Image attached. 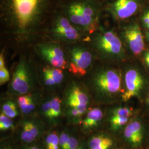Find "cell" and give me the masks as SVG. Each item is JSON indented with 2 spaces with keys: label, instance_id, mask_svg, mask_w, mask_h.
<instances>
[{
  "label": "cell",
  "instance_id": "cell-14",
  "mask_svg": "<svg viewBox=\"0 0 149 149\" xmlns=\"http://www.w3.org/2000/svg\"><path fill=\"white\" fill-rule=\"evenodd\" d=\"M124 136L129 142L135 145L140 144L143 139V128L138 121L129 123L124 130Z\"/></svg>",
  "mask_w": 149,
  "mask_h": 149
},
{
  "label": "cell",
  "instance_id": "cell-11",
  "mask_svg": "<svg viewBox=\"0 0 149 149\" xmlns=\"http://www.w3.org/2000/svg\"><path fill=\"white\" fill-rule=\"evenodd\" d=\"M117 32L127 53L139 55L144 52V37L138 23L128 21L120 23Z\"/></svg>",
  "mask_w": 149,
  "mask_h": 149
},
{
  "label": "cell",
  "instance_id": "cell-20",
  "mask_svg": "<svg viewBox=\"0 0 149 149\" xmlns=\"http://www.w3.org/2000/svg\"><path fill=\"white\" fill-rule=\"evenodd\" d=\"M47 149H59V137L56 132L48 135L45 140Z\"/></svg>",
  "mask_w": 149,
  "mask_h": 149
},
{
  "label": "cell",
  "instance_id": "cell-8",
  "mask_svg": "<svg viewBox=\"0 0 149 149\" xmlns=\"http://www.w3.org/2000/svg\"><path fill=\"white\" fill-rule=\"evenodd\" d=\"M68 71L72 76L83 79L97 61L95 53L86 42L64 45Z\"/></svg>",
  "mask_w": 149,
  "mask_h": 149
},
{
  "label": "cell",
  "instance_id": "cell-28",
  "mask_svg": "<svg viewBox=\"0 0 149 149\" xmlns=\"http://www.w3.org/2000/svg\"><path fill=\"white\" fill-rule=\"evenodd\" d=\"M144 62L149 68V50L145 52L144 54Z\"/></svg>",
  "mask_w": 149,
  "mask_h": 149
},
{
  "label": "cell",
  "instance_id": "cell-27",
  "mask_svg": "<svg viewBox=\"0 0 149 149\" xmlns=\"http://www.w3.org/2000/svg\"><path fill=\"white\" fill-rule=\"evenodd\" d=\"M78 141L74 137H70L67 149H77L78 147Z\"/></svg>",
  "mask_w": 149,
  "mask_h": 149
},
{
  "label": "cell",
  "instance_id": "cell-29",
  "mask_svg": "<svg viewBox=\"0 0 149 149\" xmlns=\"http://www.w3.org/2000/svg\"><path fill=\"white\" fill-rule=\"evenodd\" d=\"M146 37L147 38V39L149 41V31H148L146 33Z\"/></svg>",
  "mask_w": 149,
  "mask_h": 149
},
{
  "label": "cell",
  "instance_id": "cell-4",
  "mask_svg": "<svg viewBox=\"0 0 149 149\" xmlns=\"http://www.w3.org/2000/svg\"><path fill=\"white\" fill-rule=\"evenodd\" d=\"M87 43L98 61L117 66L128 62V54L115 29H106L101 26L91 34Z\"/></svg>",
  "mask_w": 149,
  "mask_h": 149
},
{
  "label": "cell",
  "instance_id": "cell-12",
  "mask_svg": "<svg viewBox=\"0 0 149 149\" xmlns=\"http://www.w3.org/2000/svg\"><path fill=\"white\" fill-rule=\"evenodd\" d=\"M144 0H109L104 5V11L112 19L120 24L129 19L142 10Z\"/></svg>",
  "mask_w": 149,
  "mask_h": 149
},
{
  "label": "cell",
  "instance_id": "cell-16",
  "mask_svg": "<svg viewBox=\"0 0 149 149\" xmlns=\"http://www.w3.org/2000/svg\"><path fill=\"white\" fill-rule=\"evenodd\" d=\"M39 133L38 128L34 123L29 121L25 122L22 126V139L26 143L32 142L37 137Z\"/></svg>",
  "mask_w": 149,
  "mask_h": 149
},
{
  "label": "cell",
  "instance_id": "cell-10",
  "mask_svg": "<svg viewBox=\"0 0 149 149\" xmlns=\"http://www.w3.org/2000/svg\"><path fill=\"white\" fill-rule=\"evenodd\" d=\"M124 92L123 102H127L139 95L144 88L146 79L141 68L135 64L127 62L122 66Z\"/></svg>",
  "mask_w": 149,
  "mask_h": 149
},
{
  "label": "cell",
  "instance_id": "cell-15",
  "mask_svg": "<svg viewBox=\"0 0 149 149\" xmlns=\"http://www.w3.org/2000/svg\"><path fill=\"white\" fill-rule=\"evenodd\" d=\"M103 113L101 109L98 107L90 108L88 111L85 119L82 122V125L86 130L95 127L101 120Z\"/></svg>",
  "mask_w": 149,
  "mask_h": 149
},
{
  "label": "cell",
  "instance_id": "cell-22",
  "mask_svg": "<svg viewBox=\"0 0 149 149\" xmlns=\"http://www.w3.org/2000/svg\"><path fill=\"white\" fill-rule=\"evenodd\" d=\"M14 128L13 123L11 118L7 116L2 112L0 114V129L1 131H5Z\"/></svg>",
  "mask_w": 149,
  "mask_h": 149
},
{
  "label": "cell",
  "instance_id": "cell-18",
  "mask_svg": "<svg viewBox=\"0 0 149 149\" xmlns=\"http://www.w3.org/2000/svg\"><path fill=\"white\" fill-rule=\"evenodd\" d=\"M17 105V102L13 101V99L8 98L6 99L2 105V112L7 116L11 118H14L17 116L18 112Z\"/></svg>",
  "mask_w": 149,
  "mask_h": 149
},
{
  "label": "cell",
  "instance_id": "cell-5",
  "mask_svg": "<svg viewBox=\"0 0 149 149\" xmlns=\"http://www.w3.org/2000/svg\"><path fill=\"white\" fill-rule=\"evenodd\" d=\"M18 55V59L13 69L9 84L8 95L17 97L42 90L37 64L31 50Z\"/></svg>",
  "mask_w": 149,
  "mask_h": 149
},
{
  "label": "cell",
  "instance_id": "cell-34",
  "mask_svg": "<svg viewBox=\"0 0 149 149\" xmlns=\"http://www.w3.org/2000/svg\"></svg>",
  "mask_w": 149,
  "mask_h": 149
},
{
  "label": "cell",
  "instance_id": "cell-30",
  "mask_svg": "<svg viewBox=\"0 0 149 149\" xmlns=\"http://www.w3.org/2000/svg\"><path fill=\"white\" fill-rule=\"evenodd\" d=\"M28 149H39L37 147H36V146H32V147H31V148H28Z\"/></svg>",
  "mask_w": 149,
  "mask_h": 149
},
{
  "label": "cell",
  "instance_id": "cell-35",
  "mask_svg": "<svg viewBox=\"0 0 149 149\" xmlns=\"http://www.w3.org/2000/svg\"><path fill=\"white\" fill-rule=\"evenodd\" d=\"M101 1H102V0H101Z\"/></svg>",
  "mask_w": 149,
  "mask_h": 149
},
{
  "label": "cell",
  "instance_id": "cell-33",
  "mask_svg": "<svg viewBox=\"0 0 149 149\" xmlns=\"http://www.w3.org/2000/svg\"></svg>",
  "mask_w": 149,
  "mask_h": 149
},
{
  "label": "cell",
  "instance_id": "cell-26",
  "mask_svg": "<svg viewBox=\"0 0 149 149\" xmlns=\"http://www.w3.org/2000/svg\"><path fill=\"white\" fill-rule=\"evenodd\" d=\"M141 21L144 27L149 29V8L144 9L142 12Z\"/></svg>",
  "mask_w": 149,
  "mask_h": 149
},
{
  "label": "cell",
  "instance_id": "cell-9",
  "mask_svg": "<svg viewBox=\"0 0 149 149\" xmlns=\"http://www.w3.org/2000/svg\"><path fill=\"white\" fill-rule=\"evenodd\" d=\"M30 50L39 63L68 70L67 57L64 45L43 39L35 43Z\"/></svg>",
  "mask_w": 149,
  "mask_h": 149
},
{
  "label": "cell",
  "instance_id": "cell-7",
  "mask_svg": "<svg viewBox=\"0 0 149 149\" xmlns=\"http://www.w3.org/2000/svg\"><path fill=\"white\" fill-rule=\"evenodd\" d=\"M44 39L64 46L82 42H88L90 37L84 35L75 28L58 7L46 29Z\"/></svg>",
  "mask_w": 149,
  "mask_h": 149
},
{
  "label": "cell",
  "instance_id": "cell-3",
  "mask_svg": "<svg viewBox=\"0 0 149 149\" xmlns=\"http://www.w3.org/2000/svg\"><path fill=\"white\" fill-rule=\"evenodd\" d=\"M59 7L71 23L87 37L101 26L104 11L101 0H61Z\"/></svg>",
  "mask_w": 149,
  "mask_h": 149
},
{
  "label": "cell",
  "instance_id": "cell-32",
  "mask_svg": "<svg viewBox=\"0 0 149 149\" xmlns=\"http://www.w3.org/2000/svg\"><path fill=\"white\" fill-rule=\"evenodd\" d=\"M82 149V148H78V149Z\"/></svg>",
  "mask_w": 149,
  "mask_h": 149
},
{
  "label": "cell",
  "instance_id": "cell-6",
  "mask_svg": "<svg viewBox=\"0 0 149 149\" xmlns=\"http://www.w3.org/2000/svg\"><path fill=\"white\" fill-rule=\"evenodd\" d=\"M62 95V107L72 117H81L92 102L82 80L71 74L65 84Z\"/></svg>",
  "mask_w": 149,
  "mask_h": 149
},
{
  "label": "cell",
  "instance_id": "cell-24",
  "mask_svg": "<svg viewBox=\"0 0 149 149\" xmlns=\"http://www.w3.org/2000/svg\"><path fill=\"white\" fill-rule=\"evenodd\" d=\"M10 74L6 66H5L0 68V85L5 84L6 83L10 81Z\"/></svg>",
  "mask_w": 149,
  "mask_h": 149
},
{
  "label": "cell",
  "instance_id": "cell-19",
  "mask_svg": "<svg viewBox=\"0 0 149 149\" xmlns=\"http://www.w3.org/2000/svg\"><path fill=\"white\" fill-rule=\"evenodd\" d=\"M51 107L53 119L59 117L61 113L62 100L61 98L55 93L51 95Z\"/></svg>",
  "mask_w": 149,
  "mask_h": 149
},
{
  "label": "cell",
  "instance_id": "cell-21",
  "mask_svg": "<svg viewBox=\"0 0 149 149\" xmlns=\"http://www.w3.org/2000/svg\"><path fill=\"white\" fill-rule=\"evenodd\" d=\"M129 118L124 116L112 115L111 119V124L113 129H118L128 123Z\"/></svg>",
  "mask_w": 149,
  "mask_h": 149
},
{
  "label": "cell",
  "instance_id": "cell-2",
  "mask_svg": "<svg viewBox=\"0 0 149 149\" xmlns=\"http://www.w3.org/2000/svg\"><path fill=\"white\" fill-rule=\"evenodd\" d=\"M82 80L94 103L109 104L122 99L124 92L122 66L97 61Z\"/></svg>",
  "mask_w": 149,
  "mask_h": 149
},
{
  "label": "cell",
  "instance_id": "cell-13",
  "mask_svg": "<svg viewBox=\"0 0 149 149\" xmlns=\"http://www.w3.org/2000/svg\"><path fill=\"white\" fill-rule=\"evenodd\" d=\"M36 60L42 88L44 87L46 89H52L63 84H66L69 80L71 74L67 70L61 69L42 64L38 61L36 59Z\"/></svg>",
  "mask_w": 149,
  "mask_h": 149
},
{
  "label": "cell",
  "instance_id": "cell-25",
  "mask_svg": "<svg viewBox=\"0 0 149 149\" xmlns=\"http://www.w3.org/2000/svg\"><path fill=\"white\" fill-rule=\"evenodd\" d=\"M69 136L65 133H63L59 137V145L60 149H67L69 140Z\"/></svg>",
  "mask_w": 149,
  "mask_h": 149
},
{
  "label": "cell",
  "instance_id": "cell-1",
  "mask_svg": "<svg viewBox=\"0 0 149 149\" xmlns=\"http://www.w3.org/2000/svg\"><path fill=\"white\" fill-rule=\"evenodd\" d=\"M61 0H0L1 43L16 54L28 51L44 34Z\"/></svg>",
  "mask_w": 149,
  "mask_h": 149
},
{
  "label": "cell",
  "instance_id": "cell-31",
  "mask_svg": "<svg viewBox=\"0 0 149 149\" xmlns=\"http://www.w3.org/2000/svg\"><path fill=\"white\" fill-rule=\"evenodd\" d=\"M147 101H148V104H149V95L148 96V99H147Z\"/></svg>",
  "mask_w": 149,
  "mask_h": 149
},
{
  "label": "cell",
  "instance_id": "cell-17",
  "mask_svg": "<svg viewBox=\"0 0 149 149\" xmlns=\"http://www.w3.org/2000/svg\"><path fill=\"white\" fill-rule=\"evenodd\" d=\"M113 141L109 137L98 135L94 136L89 142L90 149H109L113 145Z\"/></svg>",
  "mask_w": 149,
  "mask_h": 149
},
{
  "label": "cell",
  "instance_id": "cell-23",
  "mask_svg": "<svg viewBox=\"0 0 149 149\" xmlns=\"http://www.w3.org/2000/svg\"><path fill=\"white\" fill-rule=\"evenodd\" d=\"M112 115H116V116H124L130 117L132 115V110L127 108L124 107H119L114 108L113 110Z\"/></svg>",
  "mask_w": 149,
  "mask_h": 149
}]
</instances>
